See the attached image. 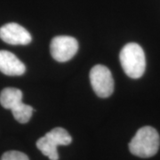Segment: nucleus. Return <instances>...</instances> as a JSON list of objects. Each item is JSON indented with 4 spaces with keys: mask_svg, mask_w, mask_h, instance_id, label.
Instances as JSON below:
<instances>
[{
    "mask_svg": "<svg viewBox=\"0 0 160 160\" xmlns=\"http://www.w3.org/2000/svg\"><path fill=\"white\" fill-rule=\"evenodd\" d=\"M160 146V137L158 131L151 126L140 128L129 143L132 154L148 158L158 153Z\"/></svg>",
    "mask_w": 160,
    "mask_h": 160,
    "instance_id": "obj_1",
    "label": "nucleus"
},
{
    "mask_svg": "<svg viewBox=\"0 0 160 160\" xmlns=\"http://www.w3.org/2000/svg\"><path fill=\"white\" fill-rule=\"evenodd\" d=\"M119 61L125 73L131 78H140L145 72V53L142 46L136 43H128L122 48Z\"/></svg>",
    "mask_w": 160,
    "mask_h": 160,
    "instance_id": "obj_2",
    "label": "nucleus"
},
{
    "mask_svg": "<svg viewBox=\"0 0 160 160\" xmlns=\"http://www.w3.org/2000/svg\"><path fill=\"white\" fill-rule=\"evenodd\" d=\"M72 142V138L64 128L56 127L48 132L44 137H41L37 142V147L40 151L50 160L59 159L57 147L69 145Z\"/></svg>",
    "mask_w": 160,
    "mask_h": 160,
    "instance_id": "obj_3",
    "label": "nucleus"
},
{
    "mask_svg": "<svg viewBox=\"0 0 160 160\" xmlns=\"http://www.w3.org/2000/svg\"><path fill=\"white\" fill-rule=\"evenodd\" d=\"M90 82L94 92L99 97H109L114 91V80L112 74L106 66L98 64L90 71Z\"/></svg>",
    "mask_w": 160,
    "mask_h": 160,
    "instance_id": "obj_4",
    "label": "nucleus"
},
{
    "mask_svg": "<svg viewBox=\"0 0 160 160\" xmlns=\"http://www.w3.org/2000/svg\"><path fill=\"white\" fill-rule=\"evenodd\" d=\"M52 57L60 62H68L74 57L78 50V43L69 36H57L51 41Z\"/></svg>",
    "mask_w": 160,
    "mask_h": 160,
    "instance_id": "obj_5",
    "label": "nucleus"
},
{
    "mask_svg": "<svg viewBox=\"0 0 160 160\" xmlns=\"http://www.w3.org/2000/svg\"><path fill=\"white\" fill-rule=\"evenodd\" d=\"M0 38L9 45L25 46L31 42L32 37L29 31L20 24L10 22L0 28Z\"/></svg>",
    "mask_w": 160,
    "mask_h": 160,
    "instance_id": "obj_6",
    "label": "nucleus"
},
{
    "mask_svg": "<svg viewBox=\"0 0 160 160\" xmlns=\"http://www.w3.org/2000/svg\"><path fill=\"white\" fill-rule=\"evenodd\" d=\"M0 71L7 76H22L26 71V66L12 52L0 50Z\"/></svg>",
    "mask_w": 160,
    "mask_h": 160,
    "instance_id": "obj_7",
    "label": "nucleus"
},
{
    "mask_svg": "<svg viewBox=\"0 0 160 160\" xmlns=\"http://www.w3.org/2000/svg\"><path fill=\"white\" fill-rule=\"evenodd\" d=\"M22 102V92L14 87H6L0 93V103L3 108L12 109Z\"/></svg>",
    "mask_w": 160,
    "mask_h": 160,
    "instance_id": "obj_8",
    "label": "nucleus"
},
{
    "mask_svg": "<svg viewBox=\"0 0 160 160\" xmlns=\"http://www.w3.org/2000/svg\"><path fill=\"white\" fill-rule=\"evenodd\" d=\"M33 108L28 104H25L22 102L17 104L15 107L11 109L12 113L13 115V118L16 121L21 124H26L29 121L32 117L33 113Z\"/></svg>",
    "mask_w": 160,
    "mask_h": 160,
    "instance_id": "obj_9",
    "label": "nucleus"
},
{
    "mask_svg": "<svg viewBox=\"0 0 160 160\" xmlns=\"http://www.w3.org/2000/svg\"><path fill=\"white\" fill-rule=\"evenodd\" d=\"M1 160H29L27 155H25L21 151L11 150L7 151L2 156Z\"/></svg>",
    "mask_w": 160,
    "mask_h": 160,
    "instance_id": "obj_10",
    "label": "nucleus"
}]
</instances>
